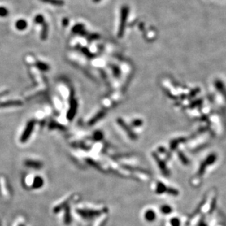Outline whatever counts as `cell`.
I'll list each match as a JSON object with an SVG mask.
<instances>
[{"label": "cell", "instance_id": "obj_1", "mask_svg": "<svg viewBox=\"0 0 226 226\" xmlns=\"http://www.w3.org/2000/svg\"><path fill=\"white\" fill-rule=\"evenodd\" d=\"M34 125H35V122H34V121H30V122L28 123L27 127H26V129L24 131L23 135H22L21 138V141H23L24 142V141L27 140L28 138L30 136V135H31L32 130H33Z\"/></svg>", "mask_w": 226, "mask_h": 226}, {"label": "cell", "instance_id": "obj_2", "mask_svg": "<svg viewBox=\"0 0 226 226\" xmlns=\"http://www.w3.org/2000/svg\"><path fill=\"white\" fill-rule=\"evenodd\" d=\"M77 107H78V103L77 101H76L75 99H72V100H70V108L68 110L67 112V119L68 120H71L73 119L75 115L76 114V111H77Z\"/></svg>", "mask_w": 226, "mask_h": 226}, {"label": "cell", "instance_id": "obj_3", "mask_svg": "<svg viewBox=\"0 0 226 226\" xmlns=\"http://www.w3.org/2000/svg\"><path fill=\"white\" fill-rule=\"evenodd\" d=\"M28 24L26 20L24 19H19L16 21L15 23V28L19 31H23L27 29Z\"/></svg>", "mask_w": 226, "mask_h": 226}, {"label": "cell", "instance_id": "obj_4", "mask_svg": "<svg viewBox=\"0 0 226 226\" xmlns=\"http://www.w3.org/2000/svg\"><path fill=\"white\" fill-rule=\"evenodd\" d=\"M42 31H41V39L42 40H46V38H47V36H48V25L46 23V22H44V23L42 24Z\"/></svg>", "mask_w": 226, "mask_h": 226}, {"label": "cell", "instance_id": "obj_5", "mask_svg": "<svg viewBox=\"0 0 226 226\" xmlns=\"http://www.w3.org/2000/svg\"><path fill=\"white\" fill-rule=\"evenodd\" d=\"M41 1L46 3L51 4V5L55 6H62L64 4L63 0H41Z\"/></svg>", "mask_w": 226, "mask_h": 226}, {"label": "cell", "instance_id": "obj_6", "mask_svg": "<svg viewBox=\"0 0 226 226\" xmlns=\"http://www.w3.org/2000/svg\"><path fill=\"white\" fill-rule=\"evenodd\" d=\"M22 103L20 101H8L5 102L0 103V107H7V106H21Z\"/></svg>", "mask_w": 226, "mask_h": 226}, {"label": "cell", "instance_id": "obj_7", "mask_svg": "<svg viewBox=\"0 0 226 226\" xmlns=\"http://www.w3.org/2000/svg\"><path fill=\"white\" fill-rule=\"evenodd\" d=\"M36 66L38 69H40V70H43V71H48L49 70V66L47 64L43 63V62H37L36 63Z\"/></svg>", "mask_w": 226, "mask_h": 226}, {"label": "cell", "instance_id": "obj_8", "mask_svg": "<svg viewBox=\"0 0 226 226\" xmlns=\"http://www.w3.org/2000/svg\"><path fill=\"white\" fill-rule=\"evenodd\" d=\"M145 217L147 220L149 221H152L155 218V214L153 211L149 210L148 211H146V215H145Z\"/></svg>", "mask_w": 226, "mask_h": 226}, {"label": "cell", "instance_id": "obj_9", "mask_svg": "<svg viewBox=\"0 0 226 226\" xmlns=\"http://www.w3.org/2000/svg\"><path fill=\"white\" fill-rule=\"evenodd\" d=\"M8 14H9V11L7 8L5 7H0V17H6Z\"/></svg>", "mask_w": 226, "mask_h": 226}, {"label": "cell", "instance_id": "obj_10", "mask_svg": "<svg viewBox=\"0 0 226 226\" xmlns=\"http://www.w3.org/2000/svg\"><path fill=\"white\" fill-rule=\"evenodd\" d=\"M35 21L36 24H43L44 22H45V21H44L43 16L42 15H36V17L35 18Z\"/></svg>", "mask_w": 226, "mask_h": 226}, {"label": "cell", "instance_id": "obj_11", "mask_svg": "<svg viewBox=\"0 0 226 226\" xmlns=\"http://www.w3.org/2000/svg\"><path fill=\"white\" fill-rule=\"evenodd\" d=\"M82 29H83V26L81 24H77V25H76L75 27H73V28H72V32H74V33H78V32L81 31Z\"/></svg>", "mask_w": 226, "mask_h": 226}, {"label": "cell", "instance_id": "obj_12", "mask_svg": "<svg viewBox=\"0 0 226 226\" xmlns=\"http://www.w3.org/2000/svg\"><path fill=\"white\" fill-rule=\"evenodd\" d=\"M161 211L165 214H168L171 211V208L170 206H163L161 208Z\"/></svg>", "mask_w": 226, "mask_h": 226}, {"label": "cell", "instance_id": "obj_13", "mask_svg": "<svg viewBox=\"0 0 226 226\" xmlns=\"http://www.w3.org/2000/svg\"><path fill=\"white\" fill-rule=\"evenodd\" d=\"M68 22H69V20H68L67 19H64L63 20H62V24H63L64 26H67L68 24Z\"/></svg>", "mask_w": 226, "mask_h": 226}, {"label": "cell", "instance_id": "obj_14", "mask_svg": "<svg viewBox=\"0 0 226 226\" xmlns=\"http://www.w3.org/2000/svg\"><path fill=\"white\" fill-rule=\"evenodd\" d=\"M172 223L173 224V225H174V226H178L179 224V221L177 220L176 219H173L172 220Z\"/></svg>", "mask_w": 226, "mask_h": 226}, {"label": "cell", "instance_id": "obj_15", "mask_svg": "<svg viewBox=\"0 0 226 226\" xmlns=\"http://www.w3.org/2000/svg\"><path fill=\"white\" fill-rule=\"evenodd\" d=\"M100 0H94V2H99Z\"/></svg>", "mask_w": 226, "mask_h": 226}]
</instances>
